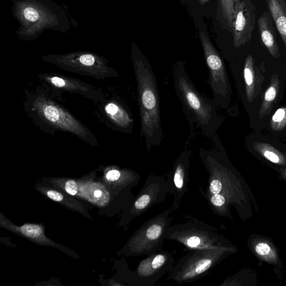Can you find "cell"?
Wrapping results in <instances>:
<instances>
[{"label":"cell","mask_w":286,"mask_h":286,"mask_svg":"<svg viewBox=\"0 0 286 286\" xmlns=\"http://www.w3.org/2000/svg\"><path fill=\"white\" fill-rule=\"evenodd\" d=\"M236 0H219L225 29L232 35Z\"/></svg>","instance_id":"9a60e30c"},{"label":"cell","mask_w":286,"mask_h":286,"mask_svg":"<svg viewBox=\"0 0 286 286\" xmlns=\"http://www.w3.org/2000/svg\"><path fill=\"white\" fill-rule=\"evenodd\" d=\"M47 196L49 198L56 201V202H62L63 200V196L61 193L55 191H50L47 192Z\"/></svg>","instance_id":"cb8c5ba5"},{"label":"cell","mask_w":286,"mask_h":286,"mask_svg":"<svg viewBox=\"0 0 286 286\" xmlns=\"http://www.w3.org/2000/svg\"><path fill=\"white\" fill-rule=\"evenodd\" d=\"M248 51L245 62L244 78L246 86V94L248 100L252 101L254 93V58L252 53H251L249 42L246 45Z\"/></svg>","instance_id":"5bb4252c"},{"label":"cell","mask_w":286,"mask_h":286,"mask_svg":"<svg viewBox=\"0 0 286 286\" xmlns=\"http://www.w3.org/2000/svg\"><path fill=\"white\" fill-rule=\"evenodd\" d=\"M172 75L175 94L191 130H199L211 140L223 122L215 102L199 92L183 63L174 67Z\"/></svg>","instance_id":"6da1fadb"},{"label":"cell","mask_w":286,"mask_h":286,"mask_svg":"<svg viewBox=\"0 0 286 286\" xmlns=\"http://www.w3.org/2000/svg\"><path fill=\"white\" fill-rule=\"evenodd\" d=\"M22 233L29 238H37L42 234V229L39 225L26 224L20 228Z\"/></svg>","instance_id":"ffe728a7"},{"label":"cell","mask_w":286,"mask_h":286,"mask_svg":"<svg viewBox=\"0 0 286 286\" xmlns=\"http://www.w3.org/2000/svg\"><path fill=\"white\" fill-rule=\"evenodd\" d=\"M184 223L170 225L167 229L166 240L177 241L190 251L227 247L215 227L191 215H184Z\"/></svg>","instance_id":"277c9868"},{"label":"cell","mask_w":286,"mask_h":286,"mask_svg":"<svg viewBox=\"0 0 286 286\" xmlns=\"http://www.w3.org/2000/svg\"><path fill=\"white\" fill-rule=\"evenodd\" d=\"M65 188L67 192L71 195L75 196L78 191L77 185L74 181H69L65 184Z\"/></svg>","instance_id":"7402d4cb"},{"label":"cell","mask_w":286,"mask_h":286,"mask_svg":"<svg viewBox=\"0 0 286 286\" xmlns=\"http://www.w3.org/2000/svg\"><path fill=\"white\" fill-rule=\"evenodd\" d=\"M106 112L114 117V119L119 124L121 127H131L133 125V120L128 114L123 109H121L118 105L114 103H109L106 107Z\"/></svg>","instance_id":"2e32d148"},{"label":"cell","mask_w":286,"mask_h":286,"mask_svg":"<svg viewBox=\"0 0 286 286\" xmlns=\"http://www.w3.org/2000/svg\"><path fill=\"white\" fill-rule=\"evenodd\" d=\"M170 208L144 223L134 234L127 246L131 256H149L160 250L167 229L173 221Z\"/></svg>","instance_id":"8992f818"},{"label":"cell","mask_w":286,"mask_h":286,"mask_svg":"<svg viewBox=\"0 0 286 286\" xmlns=\"http://www.w3.org/2000/svg\"><path fill=\"white\" fill-rule=\"evenodd\" d=\"M170 193L167 180L160 175H149L141 191L128 209V220L142 215L151 207L165 201Z\"/></svg>","instance_id":"30bf717a"},{"label":"cell","mask_w":286,"mask_h":286,"mask_svg":"<svg viewBox=\"0 0 286 286\" xmlns=\"http://www.w3.org/2000/svg\"><path fill=\"white\" fill-rule=\"evenodd\" d=\"M174 265L173 255L159 251L149 255L139 263L133 272L131 284L136 286H153L158 280L172 270Z\"/></svg>","instance_id":"9c48e42d"},{"label":"cell","mask_w":286,"mask_h":286,"mask_svg":"<svg viewBox=\"0 0 286 286\" xmlns=\"http://www.w3.org/2000/svg\"><path fill=\"white\" fill-rule=\"evenodd\" d=\"M208 1H209V0H199L200 3L201 4H202V5L205 4V3L208 2Z\"/></svg>","instance_id":"484cf974"},{"label":"cell","mask_w":286,"mask_h":286,"mask_svg":"<svg viewBox=\"0 0 286 286\" xmlns=\"http://www.w3.org/2000/svg\"><path fill=\"white\" fill-rule=\"evenodd\" d=\"M279 82L278 80H273L271 86L266 91L262 106L261 108V114L264 115L269 111L272 102L276 99L278 89Z\"/></svg>","instance_id":"e0dca14e"},{"label":"cell","mask_w":286,"mask_h":286,"mask_svg":"<svg viewBox=\"0 0 286 286\" xmlns=\"http://www.w3.org/2000/svg\"><path fill=\"white\" fill-rule=\"evenodd\" d=\"M271 251V248L269 245L265 243H260L255 247V252L261 256L269 255Z\"/></svg>","instance_id":"44dd1931"},{"label":"cell","mask_w":286,"mask_h":286,"mask_svg":"<svg viewBox=\"0 0 286 286\" xmlns=\"http://www.w3.org/2000/svg\"><path fill=\"white\" fill-rule=\"evenodd\" d=\"M191 150L186 147L175 161L173 168L167 176L169 193L173 194V202L170 207L173 212L180 208L182 199L188 190L190 182Z\"/></svg>","instance_id":"8fae6325"},{"label":"cell","mask_w":286,"mask_h":286,"mask_svg":"<svg viewBox=\"0 0 286 286\" xmlns=\"http://www.w3.org/2000/svg\"><path fill=\"white\" fill-rule=\"evenodd\" d=\"M228 251L227 247L191 251L174 264L168 279L182 284L204 277L221 262Z\"/></svg>","instance_id":"5b68a950"},{"label":"cell","mask_w":286,"mask_h":286,"mask_svg":"<svg viewBox=\"0 0 286 286\" xmlns=\"http://www.w3.org/2000/svg\"><path fill=\"white\" fill-rule=\"evenodd\" d=\"M12 12L20 26L17 37L34 40L47 30L65 33L71 27L68 13L53 0H13Z\"/></svg>","instance_id":"3957f363"},{"label":"cell","mask_w":286,"mask_h":286,"mask_svg":"<svg viewBox=\"0 0 286 286\" xmlns=\"http://www.w3.org/2000/svg\"><path fill=\"white\" fill-rule=\"evenodd\" d=\"M256 148L266 159L271 162L279 163L281 162V158H280L278 151L271 147L270 145L259 143L256 145Z\"/></svg>","instance_id":"ac0fdd59"},{"label":"cell","mask_w":286,"mask_h":286,"mask_svg":"<svg viewBox=\"0 0 286 286\" xmlns=\"http://www.w3.org/2000/svg\"><path fill=\"white\" fill-rule=\"evenodd\" d=\"M205 58L209 70L208 83L217 107L226 108L230 99V87L223 60L205 33H200Z\"/></svg>","instance_id":"52a82bcc"},{"label":"cell","mask_w":286,"mask_h":286,"mask_svg":"<svg viewBox=\"0 0 286 286\" xmlns=\"http://www.w3.org/2000/svg\"><path fill=\"white\" fill-rule=\"evenodd\" d=\"M133 54L141 118V137L144 140L149 151L159 146L163 138L160 96L155 73L148 60L141 53Z\"/></svg>","instance_id":"7a4b0ae2"},{"label":"cell","mask_w":286,"mask_h":286,"mask_svg":"<svg viewBox=\"0 0 286 286\" xmlns=\"http://www.w3.org/2000/svg\"><path fill=\"white\" fill-rule=\"evenodd\" d=\"M102 192L100 190L95 191L94 192V195L96 197H99L101 196Z\"/></svg>","instance_id":"d4e9b609"},{"label":"cell","mask_w":286,"mask_h":286,"mask_svg":"<svg viewBox=\"0 0 286 286\" xmlns=\"http://www.w3.org/2000/svg\"><path fill=\"white\" fill-rule=\"evenodd\" d=\"M121 175V172L118 170L114 169L109 170L106 175L107 180L109 181H116L118 180Z\"/></svg>","instance_id":"603a6c76"},{"label":"cell","mask_w":286,"mask_h":286,"mask_svg":"<svg viewBox=\"0 0 286 286\" xmlns=\"http://www.w3.org/2000/svg\"><path fill=\"white\" fill-rule=\"evenodd\" d=\"M259 0H236L232 38L233 47L240 49L250 41L257 28Z\"/></svg>","instance_id":"ba28073f"},{"label":"cell","mask_w":286,"mask_h":286,"mask_svg":"<svg viewBox=\"0 0 286 286\" xmlns=\"http://www.w3.org/2000/svg\"><path fill=\"white\" fill-rule=\"evenodd\" d=\"M286 125V108H280L272 118L271 126L275 130H280Z\"/></svg>","instance_id":"d6986e66"},{"label":"cell","mask_w":286,"mask_h":286,"mask_svg":"<svg viewBox=\"0 0 286 286\" xmlns=\"http://www.w3.org/2000/svg\"><path fill=\"white\" fill-rule=\"evenodd\" d=\"M257 24L261 40L267 50L273 58H279L281 54V46L275 23L270 11L260 2Z\"/></svg>","instance_id":"7c38bea8"},{"label":"cell","mask_w":286,"mask_h":286,"mask_svg":"<svg viewBox=\"0 0 286 286\" xmlns=\"http://www.w3.org/2000/svg\"><path fill=\"white\" fill-rule=\"evenodd\" d=\"M270 11L278 34L280 46L286 51V0H259Z\"/></svg>","instance_id":"4fadbf2b"}]
</instances>
